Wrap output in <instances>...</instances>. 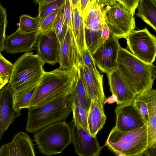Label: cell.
Instances as JSON below:
<instances>
[{
	"mask_svg": "<svg viewBox=\"0 0 156 156\" xmlns=\"http://www.w3.org/2000/svg\"><path fill=\"white\" fill-rule=\"evenodd\" d=\"M117 69L136 96L151 89L156 78V67L140 60L121 46Z\"/></svg>",
	"mask_w": 156,
	"mask_h": 156,
	"instance_id": "obj_1",
	"label": "cell"
},
{
	"mask_svg": "<svg viewBox=\"0 0 156 156\" xmlns=\"http://www.w3.org/2000/svg\"><path fill=\"white\" fill-rule=\"evenodd\" d=\"M78 74V69L74 66L69 70L58 68L45 71L37 86L30 108L56 97L71 94L76 83Z\"/></svg>",
	"mask_w": 156,
	"mask_h": 156,
	"instance_id": "obj_2",
	"label": "cell"
},
{
	"mask_svg": "<svg viewBox=\"0 0 156 156\" xmlns=\"http://www.w3.org/2000/svg\"><path fill=\"white\" fill-rule=\"evenodd\" d=\"M66 94L41 105L28 109L26 127L30 133L37 132L55 123L65 120L72 112Z\"/></svg>",
	"mask_w": 156,
	"mask_h": 156,
	"instance_id": "obj_3",
	"label": "cell"
},
{
	"mask_svg": "<svg viewBox=\"0 0 156 156\" xmlns=\"http://www.w3.org/2000/svg\"><path fill=\"white\" fill-rule=\"evenodd\" d=\"M26 53L13 64L9 84L17 92L38 83L45 71V62L37 54Z\"/></svg>",
	"mask_w": 156,
	"mask_h": 156,
	"instance_id": "obj_4",
	"label": "cell"
},
{
	"mask_svg": "<svg viewBox=\"0 0 156 156\" xmlns=\"http://www.w3.org/2000/svg\"><path fill=\"white\" fill-rule=\"evenodd\" d=\"M148 145L147 125L135 130L122 132L115 126L112 128L105 143L117 154L126 156L142 155Z\"/></svg>",
	"mask_w": 156,
	"mask_h": 156,
	"instance_id": "obj_5",
	"label": "cell"
},
{
	"mask_svg": "<svg viewBox=\"0 0 156 156\" xmlns=\"http://www.w3.org/2000/svg\"><path fill=\"white\" fill-rule=\"evenodd\" d=\"M34 137L39 151L47 156L62 153L72 142L70 126L64 121L48 126L36 132Z\"/></svg>",
	"mask_w": 156,
	"mask_h": 156,
	"instance_id": "obj_6",
	"label": "cell"
},
{
	"mask_svg": "<svg viewBox=\"0 0 156 156\" xmlns=\"http://www.w3.org/2000/svg\"><path fill=\"white\" fill-rule=\"evenodd\" d=\"M126 39L128 48L133 55L146 63L153 64L156 55V38L146 27L134 30Z\"/></svg>",
	"mask_w": 156,
	"mask_h": 156,
	"instance_id": "obj_7",
	"label": "cell"
},
{
	"mask_svg": "<svg viewBox=\"0 0 156 156\" xmlns=\"http://www.w3.org/2000/svg\"><path fill=\"white\" fill-rule=\"evenodd\" d=\"M104 18L110 34L119 39H126L131 32L135 30L136 25L134 16L117 1L111 7Z\"/></svg>",
	"mask_w": 156,
	"mask_h": 156,
	"instance_id": "obj_8",
	"label": "cell"
},
{
	"mask_svg": "<svg viewBox=\"0 0 156 156\" xmlns=\"http://www.w3.org/2000/svg\"><path fill=\"white\" fill-rule=\"evenodd\" d=\"M119 39L110 34L108 39L91 54L95 65L101 72L108 74L117 69Z\"/></svg>",
	"mask_w": 156,
	"mask_h": 156,
	"instance_id": "obj_9",
	"label": "cell"
},
{
	"mask_svg": "<svg viewBox=\"0 0 156 156\" xmlns=\"http://www.w3.org/2000/svg\"><path fill=\"white\" fill-rule=\"evenodd\" d=\"M71 128V141L76 153L79 156H98L102 147L96 136L72 120L69 123Z\"/></svg>",
	"mask_w": 156,
	"mask_h": 156,
	"instance_id": "obj_10",
	"label": "cell"
},
{
	"mask_svg": "<svg viewBox=\"0 0 156 156\" xmlns=\"http://www.w3.org/2000/svg\"><path fill=\"white\" fill-rule=\"evenodd\" d=\"M115 127L122 132L132 131L147 125L135 107L133 101L120 104L115 110Z\"/></svg>",
	"mask_w": 156,
	"mask_h": 156,
	"instance_id": "obj_11",
	"label": "cell"
},
{
	"mask_svg": "<svg viewBox=\"0 0 156 156\" xmlns=\"http://www.w3.org/2000/svg\"><path fill=\"white\" fill-rule=\"evenodd\" d=\"M58 68L62 70H69L73 67L77 69L82 64V59L72 32L68 28L64 41L60 46Z\"/></svg>",
	"mask_w": 156,
	"mask_h": 156,
	"instance_id": "obj_12",
	"label": "cell"
},
{
	"mask_svg": "<svg viewBox=\"0 0 156 156\" xmlns=\"http://www.w3.org/2000/svg\"><path fill=\"white\" fill-rule=\"evenodd\" d=\"M14 91L8 84L0 89V140L9 126L20 114L13 107Z\"/></svg>",
	"mask_w": 156,
	"mask_h": 156,
	"instance_id": "obj_13",
	"label": "cell"
},
{
	"mask_svg": "<svg viewBox=\"0 0 156 156\" xmlns=\"http://www.w3.org/2000/svg\"><path fill=\"white\" fill-rule=\"evenodd\" d=\"M36 46L37 54L45 63L53 65L58 63L60 45L55 29L40 35Z\"/></svg>",
	"mask_w": 156,
	"mask_h": 156,
	"instance_id": "obj_14",
	"label": "cell"
},
{
	"mask_svg": "<svg viewBox=\"0 0 156 156\" xmlns=\"http://www.w3.org/2000/svg\"><path fill=\"white\" fill-rule=\"evenodd\" d=\"M0 156H35L32 141L27 133L18 132L11 141L1 145Z\"/></svg>",
	"mask_w": 156,
	"mask_h": 156,
	"instance_id": "obj_15",
	"label": "cell"
},
{
	"mask_svg": "<svg viewBox=\"0 0 156 156\" xmlns=\"http://www.w3.org/2000/svg\"><path fill=\"white\" fill-rule=\"evenodd\" d=\"M37 32L22 34L17 30L11 35L6 37L4 49L6 52L10 54L20 52H28L35 50L39 37Z\"/></svg>",
	"mask_w": 156,
	"mask_h": 156,
	"instance_id": "obj_16",
	"label": "cell"
},
{
	"mask_svg": "<svg viewBox=\"0 0 156 156\" xmlns=\"http://www.w3.org/2000/svg\"><path fill=\"white\" fill-rule=\"evenodd\" d=\"M77 69L90 99L104 105L107 98L103 90V75L97 76L84 64L80 65Z\"/></svg>",
	"mask_w": 156,
	"mask_h": 156,
	"instance_id": "obj_17",
	"label": "cell"
},
{
	"mask_svg": "<svg viewBox=\"0 0 156 156\" xmlns=\"http://www.w3.org/2000/svg\"><path fill=\"white\" fill-rule=\"evenodd\" d=\"M111 92L116 96L118 105L134 101L136 96L116 69L107 74Z\"/></svg>",
	"mask_w": 156,
	"mask_h": 156,
	"instance_id": "obj_18",
	"label": "cell"
},
{
	"mask_svg": "<svg viewBox=\"0 0 156 156\" xmlns=\"http://www.w3.org/2000/svg\"><path fill=\"white\" fill-rule=\"evenodd\" d=\"M106 119L104 105L91 100L87 118L88 129L89 133L93 136H96L98 132L103 127Z\"/></svg>",
	"mask_w": 156,
	"mask_h": 156,
	"instance_id": "obj_19",
	"label": "cell"
},
{
	"mask_svg": "<svg viewBox=\"0 0 156 156\" xmlns=\"http://www.w3.org/2000/svg\"><path fill=\"white\" fill-rule=\"evenodd\" d=\"M147 107L148 145L156 143V90L150 89L144 93Z\"/></svg>",
	"mask_w": 156,
	"mask_h": 156,
	"instance_id": "obj_20",
	"label": "cell"
},
{
	"mask_svg": "<svg viewBox=\"0 0 156 156\" xmlns=\"http://www.w3.org/2000/svg\"><path fill=\"white\" fill-rule=\"evenodd\" d=\"M71 29L82 59V63L83 53L87 46L85 41L83 21L80 11L79 0L76 5L74 7H71Z\"/></svg>",
	"mask_w": 156,
	"mask_h": 156,
	"instance_id": "obj_21",
	"label": "cell"
},
{
	"mask_svg": "<svg viewBox=\"0 0 156 156\" xmlns=\"http://www.w3.org/2000/svg\"><path fill=\"white\" fill-rule=\"evenodd\" d=\"M136 16L156 30V0H139Z\"/></svg>",
	"mask_w": 156,
	"mask_h": 156,
	"instance_id": "obj_22",
	"label": "cell"
},
{
	"mask_svg": "<svg viewBox=\"0 0 156 156\" xmlns=\"http://www.w3.org/2000/svg\"><path fill=\"white\" fill-rule=\"evenodd\" d=\"M38 83L20 91L14 92L13 95V107L16 111L20 112L23 108H30Z\"/></svg>",
	"mask_w": 156,
	"mask_h": 156,
	"instance_id": "obj_23",
	"label": "cell"
},
{
	"mask_svg": "<svg viewBox=\"0 0 156 156\" xmlns=\"http://www.w3.org/2000/svg\"><path fill=\"white\" fill-rule=\"evenodd\" d=\"M69 106L73 113V121L87 130V118L88 111L81 104L79 100L75 98H71L69 96Z\"/></svg>",
	"mask_w": 156,
	"mask_h": 156,
	"instance_id": "obj_24",
	"label": "cell"
},
{
	"mask_svg": "<svg viewBox=\"0 0 156 156\" xmlns=\"http://www.w3.org/2000/svg\"><path fill=\"white\" fill-rule=\"evenodd\" d=\"M69 97L78 99L83 108L88 112L91 100L88 96L79 71L76 83L72 93L69 95Z\"/></svg>",
	"mask_w": 156,
	"mask_h": 156,
	"instance_id": "obj_25",
	"label": "cell"
},
{
	"mask_svg": "<svg viewBox=\"0 0 156 156\" xmlns=\"http://www.w3.org/2000/svg\"><path fill=\"white\" fill-rule=\"evenodd\" d=\"M40 22L37 17H33L28 15L20 16L19 27L17 30L22 34L37 32L39 29Z\"/></svg>",
	"mask_w": 156,
	"mask_h": 156,
	"instance_id": "obj_26",
	"label": "cell"
},
{
	"mask_svg": "<svg viewBox=\"0 0 156 156\" xmlns=\"http://www.w3.org/2000/svg\"><path fill=\"white\" fill-rule=\"evenodd\" d=\"M63 5L54 12L48 16L40 23L39 30L37 32L38 35L47 33L55 29Z\"/></svg>",
	"mask_w": 156,
	"mask_h": 156,
	"instance_id": "obj_27",
	"label": "cell"
},
{
	"mask_svg": "<svg viewBox=\"0 0 156 156\" xmlns=\"http://www.w3.org/2000/svg\"><path fill=\"white\" fill-rule=\"evenodd\" d=\"M86 45L92 54L98 47L101 36V30H92L84 29Z\"/></svg>",
	"mask_w": 156,
	"mask_h": 156,
	"instance_id": "obj_28",
	"label": "cell"
},
{
	"mask_svg": "<svg viewBox=\"0 0 156 156\" xmlns=\"http://www.w3.org/2000/svg\"><path fill=\"white\" fill-rule=\"evenodd\" d=\"M64 4L65 3L62 7L55 28V31L58 39L60 46L63 42L68 28V27L65 24L64 20Z\"/></svg>",
	"mask_w": 156,
	"mask_h": 156,
	"instance_id": "obj_29",
	"label": "cell"
},
{
	"mask_svg": "<svg viewBox=\"0 0 156 156\" xmlns=\"http://www.w3.org/2000/svg\"><path fill=\"white\" fill-rule=\"evenodd\" d=\"M7 23L6 9L0 2V52L5 51V31Z\"/></svg>",
	"mask_w": 156,
	"mask_h": 156,
	"instance_id": "obj_30",
	"label": "cell"
},
{
	"mask_svg": "<svg viewBox=\"0 0 156 156\" xmlns=\"http://www.w3.org/2000/svg\"><path fill=\"white\" fill-rule=\"evenodd\" d=\"M65 0H54L44 8L37 17L40 23L46 17L59 9L65 3Z\"/></svg>",
	"mask_w": 156,
	"mask_h": 156,
	"instance_id": "obj_31",
	"label": "cell"
},
{
	"mask_svg": "<svg viewBox=\"0 0 156 156\" xmlns=\"http://www.w3.org/2000/svg\"><path fill=\"white\" fill-rule=\"evenodd\" d=\"M133 102L135 107L147 125L148 119V112L144 93L136 96L133 101Z\"/></svg>",
	"mask_w": 156,
	"mask_h": 156,
	"instance_id": "obj_32",
	"label": "cell"
},
{
	"mask_svg": "<svg viewBox=\"0 0 156 156\" xmlns=\"http://www.w3.org/2000/svg\"><path fill=\"white\" fill-rule=\"evenodd\" d=\"M86 15L105 22L104 17L101 12L96 0H91L83 18Z\"/></svg>",
	"mask_w": 156,
	"mask_h": 156,
	"instance_id": "obj_33",
	"label": "cell"
},
{
	"mask_svg": "<svg viewBox=\"0 0 156 156\" xmlns=\"http://www.w3.org/2000/svg\"><path fill=\"white\" fill-rule=\"evenodd\" d=\"M83 64L86 66L97 76H100L101 75L97 70L91 54L87 47L84 48L83 53L82 65Z\"/></svg>",
	"mask_w": 156,
	"mask_h": 156,
	"instance_id": "obj_34",
	"label": "cell"
},
{
	"mask_svg": "<svg viewBox=\"0 0 156 156\" xmlns=\"http://www.w3.org/2000/svg\"><path fill=\"white\" fill-rule=\"evenodd\" d=\"M84 29L92 30H101L105 22L88 16L83 18Z\"/></svg>",
	"mask_w": 156,
	"mask_h": 156,
	"instance_id": "obj_35",
	"label": "cell"
},
{
	"mask_svg": "<svg viewBox=\"0 0 156 156\" xmlns=\"http://www.w3.org/2000/svg\"><path fill=\"white\" fill-rule=\"evenodd\" d=\"M13 64L5 58L0 52V74L9 80Z\"/></svg>",
	"mask_w": 156,
	"mask_h": 156,
	"instance_id": "obj_36",
	"label": "cell"
},
{
	"mask_svg": "<svg viewBox=\"0 0 156 156\" xmlns=\"http://www.w3.org/2000/svg\"><path fill=\"white\" fill-rule=\"evenodd\" d=\"M72 10L69 0H65L63 13L64 22L68 28L72 27Z\"/></svg>",
	"mask_w": 156,
	"mask_h": 156,
	"instance_id": "obj_37",
	"label": "cell"
},
{
	"mask_svg": "<svg viewBox=\"0 0 156 156\" xmlns=\"http://www.w3.org/2000/svg\"><path fill=\"white\" fill-rule=\"evenodd\" d=\"M96 1L101 12L104 17L111 7L117 2V0H96Z\"/></svg>",
	"mask_w": 156,
	"mask_h": 156,
	"instance_id": "obj_38",
	"label": "cell"
},
{
	"mask_svg": "<svg viewBox=\"0 0 156 156\" xmlns=\"http://www.w3.org/2000/svg\"><path fill=\"white\" fill-rule=\"evenodd\" d=\"M122 4L133 16L135 15V11L137 8L139 0H117Z\"/></svg>",
	"mask_w": 156,
	"mask_h": 156,
	"instance_id": "obj_39",
	"label": "cell"
},
{
	"mask_svg": "<svg viewBox=\"0 0 156 156\" xmlns=\"http://www.w3.org/2000/svg\"><path fill=\"white\" fill-rule=\"evenodd\" d=\"M110 34L109 29L105 23L101 30V36L98 44V47L108 39L109 36Z\"/></svg>",
	"mask_w": 156,
	"mask_h": 156,
	"instance_id": "obj_40",
	"label": "cell"
},
{
	"mask_svg": "<svg viewBox=\"0 0 156 156\" xmlns=\"http://www.w3.org/2000/svg\"><path fill=\"white\" fill-rule=\"evenodd\" d=\"M91 0H79L80 11L82 17L84 15Z\"/></svg>",
	"mask_w": 156,
	"mask_h": 156,
	"instance_id": "obj_41",
	"label": "cell"
},
{
	"mask_svg": "<svg viewBox=\"0 0 156 156\" xmlns=\"http://www.w3.org/2000/svg\"><path fill=\"white\" fill-rule=\"evenodd\" d=\"M143 153L146 156H156V143L147 147Z\"/></svg>",
	"mask_w": 156,
	"mask_h": 156,
	"instance_id": "obj_42",
	"label": "cell"
},
{
	"mask_svg": "<svg viewBox=\"0 0 156 156\" xmlns=\"http://www.w3.org/2000/svg\"><path fill=\"white\" fill-rule=\"evenodd\" d=\"M54 0H35L34 3L35 4H38V12H40L44 8L47 6Z\"/></svg>",
	"mask_w": 156,
	"mask_h": 156,
	"instance_id": "obj_43",
	"label": "cell"
},
{
	"mask_svg": "<svg viewBox=\"0 0 156 156\" xmlns=\"http://www.w3.org/2000/svg\"><path fill=\"white\" fill-rule=\"evenodd\" d=\"M117 98L116 96L113 94L110 96L107 99H106L104 103V105L106 103L109 104H111L114 103L115 102H116Z\"/></svg>",
	"mask_w": 156,
	"mask_h": 156,
	"instance_id": "obj_44",
	"label": "cell"
},
{
	"mask_svg": "<svg viewBox=\"0 0 156 156\" xmlns=\"http://www.w3.org/2000/svg\"><path fill=\"white\" fill-rule=\"evenodd\" d=\"M9 80L0 74V89L9 82Z\"/></svg>",
	"mask_w": 156,
	"mask_h": 156,
	"instance_id": "obj_45",
	"label": "cell"
},
{
	"mask_svg": "<svg viewBox=\"0 0 156 156\" xmlns=\"http://www.w3.org/2000/svg\"><path fill=\"white\" fill-rule=\"evenodd\" d=\"M143 156L142 155H135V156Z\"/></svg>",
	"mask_w": 156,
	"mask_h": 156,
	"instance_id": "obj_46",
	"label": "cell"
}]
</instances>
